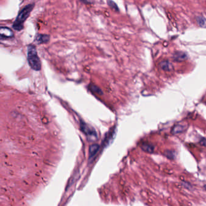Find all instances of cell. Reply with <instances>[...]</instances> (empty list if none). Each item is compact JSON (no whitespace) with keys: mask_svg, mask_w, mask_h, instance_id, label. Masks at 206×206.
<instances>
[{"mask_svg":"<svg viewBox=\"0 0 206 206\" xmlns=\"http://www.w3.org/2000/svg\"><path fill=\"white\" fill-rule=\"evenodd\" d=\"M81 1L85 3H91L92 2V0H81Z\"/></svg>","mask_w":206,"mask_h":206,"instance_id":"obj_16","label":"cell"},{"mask_svg":"<svg viewBox=\"0 0 206 206\" xmlns=\"http://www.w3.org/2000/svg\"><path fill=\"white\" fill-rule=\"evenodd\" d=\"M80 127L83 133L89 137L90 140H94L97 138V134L95 130L91 127H90L84 123H81Z\"/></svg>","mask_w":206,"mask_h":206,"instance_id":"obj_3","label":"cell"},{"mask_svg":"<svg viewBox=\"0 0 206 206\" xmlns=\"http://www.w3.org/2000/svg\"><path fill=\"white\" fill-rule=\"evenodd\" d=\"M197 23L199 26L203 28H206V19L203 17H198L197 18Z\"/></svg>","mask_w":206,"mask_h":206,"instance_id":"obj_10","label":"cell"},{"mask_svg":"<svg viewBox=\"0 0 206 206\" xmlns=\"http://www.w3.org/2000/svg\"><path fill=\"white\" fill-rule=\"evenodd\" d=\"M14 37V33L12 29L7 27L0 26V39H9Z\"/></svg>","mask_w":206,"mask_h":206,"instance_id":"obj_4","label":"cell"},{"mask_svg":"<svg viewBox=\"0 0 206 206\" xmlns=\"http://www.w3.org/2000/svg\"><path fill=\"white\" fill-rule=\"evenodd\" d=\"M34 7V4H28L21 10L13 23V27L15 30L21 31L24 28V23L29 17Z\"/></svg>","mask_w":206,"mask_h":206,"instance_id":"obj_1","label":"cell"},{"mask_svg":"<svg viewBox=\"0 0 206 206\" xmlns=\"http://www.w3.org/2000/svg\"><path fill=\"white\" fill-rule=\"evenodd\" d=\"M99 148V145L95 144L92 145L89 148V159H91L95 156L96 155L97 153L98 152Z\"/></svg>","mask_w":206,"mask_h":206,"instance_id":"obj_6","label":"cell"},{"mask_svg":"<svg viewBox=\"0 0 206 206\" xmlns=\"http://www.w3.org/2000/svg\"><path fill=\"white\" fill-rule=\"evenodd\" d=\"M107 3H108V4L109 6L111 7V9H112V10H115V11H118L119 9H118V7L117 6V5L116 4V3L112 1H111V0H107Z\"/></svg>","mask_w":206,"mask_h":206,"instance_id":"obj_12","label":"cell"},{"mask_svg":"<svg viewBox=\"0 0 206 206\" xmlns=\"http://www.w3.org/2000/svg\"><path fill=\"white\" fill-rule=\"evenodd\" d=\"M200 144H201L203 146H206V139L205 138H203L201 140H200Z\"/></svg>","mask_w":206,"mask_h":206,"instance_id":"obj_15","label":"cell"},{"mask_svg":"<svg viewBox=\"0 0 206 206\" xmlns=\"http://www.w3.org/2000/svg\"><path fill=\"white\" fill-rule=\"evenodd\" d=\"M28 62L30 67L35 71H39L41 69V63L36 47L34 45H29L27 51Z\"/></svg>","mask_w":206,"mask_h":206,"instance_id":"obj_2","label":"cell"},{"mask_svg":"<svg viewBox=\"0 0 206 206\" xmlns=\"http://www.w3.org/2000/svg\"><path fill=\"white\" fill-rule=\"evenodd\" d=\"M204 188H205V190H206V185L204 186Z\"/></svg>","mask_w":206,"mask_h":206,"instance_id":"obj_17","label":"cell"},{"mask_svg":"<svg viewBox=\"0 0 206 206\" xmlns=\"http://www.w3.org/2000/svg\"><path fill=\"white\" fill-rule=\"evenodd\" d=\"M36 40L39 44L46 43L50 40V36L46 34H38L36 37Z\"/></svg>","mask_w":206,"mask_h":206,"instance_id":"obj_9","label":"cell"},{"mask_svg":"<svg viewBox=\"0 0 206 206\" xmlns=\"http://www.w3.org/2000/svg\"><path fill=\"white\" fill-rule=\"evenodd\" d=\"M160 66L163 70L166 71H172L174 67L171 63L168 61H163L160 63Z\"/></svg>","mask_w":206,"mask_h":206,"instance_id":"obj_8","label":"cell"},{"mask_svg":"<svg viewBox=\"0 0 206 206\" xmlns=\"http://www.w3.org/2000/svg\"><path fill=\"white\" fill-rule=\"evenodd\" d=\"M142 148L145 151L148 152H152L154 151V147L153 146L149 145V144H144L142 145Z\"/></svg>","mask_w":206,"mask_h":206,"instance_id":"obj_11","label":"cell"},{"mask_svg":"<svg viewBox=\"0 0 206 206\" xmlns=\"http://www.w3.org/2000/svg\"><path fill=\"white\" fill-rule=\"evenodd\" d=\"M90 88H91V91H92V92H95V93H96L101 94V93H102L101 91H100V89H99V88H98L97 86H94V85L91 86H90Z\"/></svg>","mask_w":206,"mask_h":206,"instance_id":"obj_14","label":"cell"},{"mask_svg":"<svg viewBox=\"0 0 206 206\" xmlns=\"http://www.w3.org/2000/svg\"><path fill=\"white\" fill-rule=\"evenodd\" d=\"M187 127V125L186 124L180 123L177 124L174 126L172 129V133L174 134H176L178 133H181L182 132L184 131Z\"/></svg>","mask_w":206,"mask_h":206,"instance_id":"obj_5","label":"cell"},{"mask_svg":"<svg viewBox=\"0 0 206 206\" xmlns=\"http://www.w3.org/2000/svg\"><path fill=\"white\" fill-rule=\"evenodd\" d=\"M165 156L168 157L169 158H171V159H174L176 157V154L174 151H167L165 152Z\"/></svg>","mask_w":206,"mask_h":206,"instance_id":"obj_13","label":"cell"},{"mask_svg":"<svg viewBox=\"0 0 206 206\" xmlns=\"http://www.w3.org/2000/svg\"><path fill=\"white\" fill-rule=\"evenodd\" d=\"M174 59L176 61L181 62L187 59V54L183 52H177L174 54Z\"/></svg>","mask_w":206,"mask_h":206,"instance_id":"obj_7","label":"cell"}]
</instances>
